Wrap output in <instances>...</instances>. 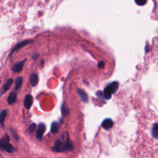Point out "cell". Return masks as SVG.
<instances>
[{
    "instance_id": "obj_1",
    "label": "cell",
    "mask_w": 158,
    "mask_h": 158,
    "mask_svg": "<svg viewBox=\"0 0 158 158\" xmlns=\"http://www.w3.org/2000/svg\"><path fill=\"white\" fill-rule=\"evenodd\" d=\"M72 148V143L69 141L68 133L67 132H65L62 135V140H57L52 149L55 152H61L70 151Z\"/></svg>"
},
{
    "instance_id": "obj_2",
    "label": "cell",
    "mask_w": 158,
    "mask_h": 158,
    "mask_svg": "<svg viewBox=\"0 0 158 158\" xmlns=\"http://www.w3.org/2000/svg\"><path fill=\"white\" fill-rule=\"evenodd\" d=\"M10 138L8 135L5 134L2 138L0 139V149H4L9 153H11L15 151L12 145L9 143Z\"/></svg>"
},
{
    "instance_id": "obj_3",
    "label": "cell",
    "mask_w": 158,
    "mask_h": 158,
    "mask_svg": "<svg viewBox=\"0 0 158 158\" xmlns=\"http://www.w3.org/2000/svg\"><path fill=\"white\" fill-rule=\"evenodd\" d=\"M118 87V83L117 81H114L108 85L104 89V98L107 99H110L111 98L112 94L117 90Z\"/></svg>"
},
{
    "instance_id": "obj_4",
    "label": "cell",
    "mask_w": 158,
    "mask_h": 158,
    "mask_svg": "<svg viewBox=\"0 0 158 158\" xmlns=\"http://www.w3.org/2000/svg\"><path fill=\"white\" fill-rule=\"evenodd\" d=\"M31 41H33V40H24V41H22L19 43H17L16 45H15V46L13 48V49H12L11 52H10L9 54V56H10L12 54H14V52H15L16 51H17L18 50H19L20 48H22V47L30 44V43H31Z\"/></svg>"
},
{
    "instance_id": "obj_5",
    "label": "cell",
    "mask_w": 158,
    "mask_h": 158,
    "mask_svg": "<svg viewBox=\"0 0 158 158\" xmlns=\"http://www.w3.org/2000/svg\"><path fill=\"white\" fill-rule=\"evenodd\" d=\"M45 130H46V126H45V125L44 123H40L38 125V129L36 130V138L38 139H41Z\"/></svg>"
},
{
    "instance_id": "obj_6",
    "label": "cell",
    "mask_w": 158,
    "mask_h": 158,
    "mask_svg": "<svg viewBox=\"0 0 158 158\" xmlns=\"http://www.w3.org/2000/svg\"><path fill=\"white\" fill-rule=\"evenodd\" d=\"M33 97L30 94H27L25 97L23 104L27 109H30L33 104Z\"/></svg>"
},
{
    "instance_id": "obj_7",
    "label": "cell",
    "mask_w": 158,
    "mask_h": 158,
    "mask_svg": "<svg viewBox=\"0 0 158 158\" xmlns=\"http://www.w3.org/2000/svg\"><path fill=\"white\" fill-rule=\"evenodd\" d=\"M26 60H27V59H24V60H23L20 62H18L16 64H15L14 67H13V69H12L13 71L14 72H16V73L20 72L22 71V70L23 69V65H24Z\"/></svg>"
},
{
    "instance_id": "obj_8",
    "label": "cell",
    "mask_w": 158,
    "mask_h": 158,
    "mask_svg": "<svg viewBox=\"0 0 158 158\" xmlns=\"http://www.w3.org/2000/svg\"><path fill=\"white\" fill-rule=\"evenodd\" d=\"M13 82V79L12 78H9L7 80L6 83L2 86V90H1V94H3L4 93H6L7 90H9Z\"/></svg>"
},
{
    "instance_id": "obj_9",
    "label": "cell",
    "mask_w": 158,
    "mask_h": 158,
    "mask_svg": "<svg viewBox=\"0 0 158 158\" xmlns=\"http://www.w3.org/2000/svg\"><path fill=\"white\" fill-rule=\"evenodd\" d=\"M17 100V94L15 92H12L10 93L7 99V102L9 104H12L15 102Z\"/></svg>"
},
{
    "instance_id": "obj_10",
    "label": "cell",
    "mask_w": 158,
    "mask_h": 158,
    "mask_svg": "<svg viewBox=\"0 0 158 158\" xmlns=\"http://www.w3.org/2000/svg\"><path fill=\"white\" fill-rule=\"evenodd\" d=\"M30 84L32 86H35L38 82V77L36 73H32L30 77Z\"/></svg>"
},
{
    "instance_id": "obj_11",
    "label": "cell",
    "mask_w": 158,
    "mask_h": 158,
    "mask_svg": "<svg viewBox=\"0 0 158 158\" xmlns=\"http://www.w3.org/2000/svg\"><path fill=\"white\" fill-rule=\"evenodd\" d=\"M7 111L6 109H4L0 112V125H1L2 127H4V121L7 116Z\"/></svg>"
},
{
    "instance_id": "obj_12",
    "label": "cell",
    "mask_w": 158,
    "mask_h": 158,
    "mask_svg": "<svg viewBox=\"0 0 158 158\" xmlns=\"http://www.w3.org/2000/svg\"><path fill=\"white\" fill-rule=\"evenodd\" d=\"M112 126V121L109 118L105 119L102 123V127L107 130L110 128Z\"/></svg>"
},
{
    "instance_id": "obj_13",
    "label": "cell",
    "mask_w": 158,
    "mask_h": 158,
    "mask_svg": "<svg viewBox=\"0 0 158 158\" xmlns=\"http://www.w3.org/2000/svg\"><path fill=\"white\" fill-rule=\"evenodd\" d=\"M22 79H23L22 77H19L17 78V79L15 80V88H14V89L16 91H19L22 85Z\"/></svg>"
},
{
    "instance_id": "obj_14",
    "label": "cell",
    "mask_w": 158,
    "mask_h": 158,
    "mask_svg": "<svg viewBox=\"0 0 158 158\" xmlns=\"http://www.w3.org/2000/svg\"><path fill=\"white\" fill-rule=\"evenodd\" d=\"M151 132H152V136L154 138H158V123H154V125L152 127Z\"/></svg>"
},
{
    "instance_id": "obj_15",
    "label": "cell",
    "mask_w": 158,
    "mask_h": 158,
    "mask_svg": "<svg viewBox=\"0 0 158 158\" xmlns=\"http://www.w3.org/2000/svg\"><path fill=\"white\" fill-rule=\"evenodd\" d=\"M59 130V125L57 122H53L51 127V131L52 133H56Z\"/></svg>"
},
{
    "instance_id": "obj_16",
    "label": "cell",
    "mask_w": 158,
    "mask_h": 158,
    "mask_svg": "<svg viewBox=\"0 0 158 158\" xmlns=\"http://www.w3.org/2000/svg\"><path fill=\"white\" fill-rule=\"evenodd\" d=\"M35 129H36V124L34 123H31V124L30 125V127H29V128H28V131H29L30 133H32V132H33V131H35Z\"/></svg>"
},
{
    "instance_id": "obj_17",
    "label": "cell",
    "mask_w": 158,
    "mask_h": 158,
    "mask_svg": "<svg viewBox=\"0 0 158 158\" xmlns=\"http://www.w3.org/2000/svg\"><path fill=\"white\" fill-rule=\"evenodd\" d=\"M135 1L139 6H143L146 2V0H135Z\"/></svg>"
},
{
    "instance_id": "obj_18",
    "label": "cell",
    "mask_w": 158,
    "mask_h": 158,
    "mask_svg": "<svg viewBox=\"0 0 158 158\" xmlns=\"http://www.w3.org/2000/svg\"><path fill=\"white\" fill-rule=\"evenodd\" d=\"M10 131H11V133H12V135L14 136V138H15L16 140H19V136H18V135L16 134V133L15 132V131H14V130H13L12 129H10Z\"/></svg>"
},
{
    "instance_id": "obj_19",
    "label": "cell",
    "mask_w": 158,
    "mask_h": 158,
    "mask_svg": "<svg viewBox=\"0 0 158 158\" xmlns=\"http://www.w3.org/2000/svg\"><path fill=\"white\" fill-rule=\"evenodd\" d=\"M38 57H39V54H33L32 55V58L33 59H36Z\"/></svg>"
},
{
    "instance_id": "obj_20",
    "label": "cell",
    "mask_w": 158,
    "mask_h": 158,
    "mask_svg": "<svg viewBox=\"0 0 158 158\" xmlns=\"http://www.w3.org/2000/svg\"><path fill=\"white\" fill-rule=\"evenodd\" d=\"M43 64H44V60H42L41 61V64H40L41 67H42L43 66Z\"/></svg>"
},
{
    "instance_id": "obj_21",
    "label": "cell",
    "mask_w": 158,
    "mask_h": 158,
    "mask_svg": "<svg viewBox=\"0 0 158 158\" xmlns=\"http://www.w3.org/2000/svg\"><path fill=\"white\" fill-rule=\"evenodd\" d=\"M0 83H1V81H0Z\"/></svg>"
}]
</instances>
